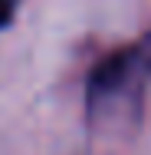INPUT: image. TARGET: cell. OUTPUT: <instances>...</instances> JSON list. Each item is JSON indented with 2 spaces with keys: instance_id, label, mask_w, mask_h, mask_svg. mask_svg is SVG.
Segmentation results:
<instances>
[{
  "instance_id": "6da1fadb",
  "label": "cell",
  "mask_w": 151,
  "mask_h": 155,
  "mask_svg": "<svg viewBox=\"0 0 151 155\" xmlns=\"http://www.w3.org/2000/svg\"><path fill=\"white\" fill-rule=\"evenodd\" d=\"M151 89V30L135 43L105 53L86 76V119L92 125L109 119L138 122Z\"/></svg>"
},
{
  "instance_id": "7a4b0ae2",
  "label": "cell",
  "mask_w": 151,
  "mask_h": 155,
  "mask_svg": "<svg viewBox=\"0 0 151 155\" xmlns=\"http://www.w3.org/2000/svg\"><path fill=\"white\" fill-rule=\"evenodd\" d=\"M13 10H17V0H0V30L13 23Z\"/></svg>"
}]
</instances>
